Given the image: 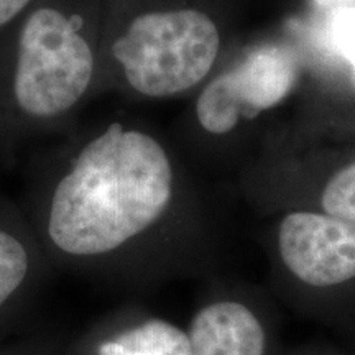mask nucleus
<instances>
[{
  "label": "nucleus",
  "instance_id": "f257e3e1",
  "mask_svg": "<svg viewBox=\"0 0 355 355\" xmlns=\"http://www.w3.org/2000/svg\"><path fill=\"white\" fill-rule=\"evenodd\" d=\"M32 183L51 247L91 260L117 254L166 216L178 173L158 137L115 119L71 135Z\"/></svg>",
  "mask_w": 355,
  "mask_h": 355
},
{
  "label": "nucleus",
  "instance_id": "f03ea898",
  "mask_svg": "<svg viewBox=\"0 0 355 355\" xmlns=\"http://www.w3.org/2000/svg\"><path fill=\"white\" fill-rule=\"evenodd\" d=\"M102 0H38L0 35V150L63 130L99 99Z\"/></svg>",
  "mask_w": 355,
  "mask_h": 355
},
{
  "label": "nucleus",
  "instance_id": "7ed1b4c3",
  "mask_svg": "<svg viewBox=\"0 0 355 355\" xmlns=\"http://www.w3.org/2000/svg\"><path fill=\"white\" fill-rule=\"evenodd\" d=\"M220 50V26L199 3L102 0L99 97L181 96L211 76Z\"/></svg>",
  "mask_w": 355,
  "mask_h": 355
},
{
  "label": "nucleus",
  "instance_id": "20e7f679",
  "mask_svg": "<svg viewBox=\"0 0 355 355\" xmlns=\"http://www.w3.org/2000/svg\"><path fill=\"white\" fill-rule=\"evenodd\" d=\"M298 79V60L290 48L263 44L224 73L204 81L194 102V121L204 133L224 137L242 119L273 109Z\"/></svg>",
  "mask_w": 355,
  "mask_h": 355
},
{
  "label": "nucleus",
  "instance_id": "39448f33",
  "mask_svg": "<svg viewBox=\"0 0 355 355\" xmlns=\"http://www.w3.org/2000/svg\"><path fill=\"white\" fill-rule=\"evenodd\" d=\"M279 254L301 282L332 286L355 277V220L318 212H293L278 234Z\"/></svg>",
  "mask_w": 355,
  "mask_h": 355
},
{
  "label": "nucleus",
  "instance_id": "423d86ee",
  "mask_svg": "<svg viewBox=\"0 0 355 355\" xmlns=\"http://www.w3.org/2000/svg\"><path fill=\"white\" fill-rule=\"evenodd\" d=\"M191 355H263L265 332L250 309L235 301L202 308L189 329Z\"/></svg>",
  "mask_w": 355,
  "mask_h": 355
},
{
  "label": "nucleus",
  "instance_id": "0eeeda50",
  "mask_svg": "<svg viewBox=\"0 0 355 355\" xmlns=\"http://www.w3.org/2000/svg\"><path fill=\"white\" fill-rule=\"evenodd\" d=\"M99 355H191L188 334L162 319H150L99 345Z\"/></svg>",
  "mask_w": 355,
  "mask_h": 355
},
{
  "label": "nucleus",
  "instance_id": "6e6552de",
  "mask_svg": "<svg viewBox=\"0 0 355 355\" xmlns=\"http://www.w3.org/2000/svg\"><path fill=\"white\" fill-rule=\"evenodd\" d=\"M32 257L13 230L0 225V306L6 304L28 278Z\"/></svg>",
  "mask_w": 355,
  "mask_h": 355
},
{
  "label": "nucleus",
  "instance_id": "1a4fd4ad",
  "mask_svg": "<svg viewBox=\"0 0 355 355\" xmlns=\"http://www.w3.org/2000/svg\"><path fill=\"white\" fill-rule=\"evenodd\" d=\"M321 202L326 214L355 220V162L331 178Z\"/></svg>",
  "mask_w": 355,
  "mask_h": 355
},
{
  "label": "nucleus",
  "instance_id": "9d476101",
  "mask_svg": "<svg viewBox=\"0 0 355 355\" xmlns=\"http://www.w3.org/2000/svg\"><path fill=\"white\" fill-rule=\"evenodd\" d=\"M331 50L336 51L350 69V81L355 87V6L337 8L327 25Z\"/></svg>",
  "mask_w": 355,
  "mask_h": 355
},
{
  "label": "nucleus",
  "instance_id": "9b49d317",
  "mask_svg": "<svg viewBox=\"0 0 355 355\" xmlns=\"http://www.w3.org/2000/svg\"><path fill=\"white\" fill-rule=\"evenodd\" d=\"M37 2L38 0H0V35Z\"/></svg>",
  "mask_w": 355,
  "mask_h": 355
},
{
  "label": "nucleus",
  "instance_id": "f8f14e48",
  "mask_svg": "<svg viewBox=\"0 0 355 355\" xmlns=\"http://www.w3.org/2000/svg\"><path fill=\"white\" fill-rule=\"evenodd\" d=\"M321 6H327V3H350V2H355V0H318Z\"/></svg>",
  "mask_w": 355,
  "mask_h": 355
}]
</instances>
